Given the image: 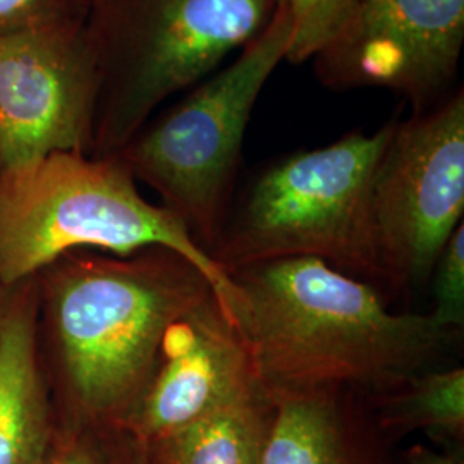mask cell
<instances>
[{
	"label": "cell",
	"instance_id": "cell-10",
	"mask_svg": "<svg viewBox=\"0 0 464 464\" xmlns=\"http://www.w3.org/2000/svg\"><path fill=\"white\" fill-rule=\"evenodd\" d=\"M258 382L241 332L217 298L207 299L169 325L149 387L121 430L149 444Z\"/></svg>",
	"mask_w": 464,
	"mask_h": 464
},
{
	"label": "cell",
	"instance_id": "cell-8",
	"mask_svg": "<svg viewBox=\"0 0 464 464\" xmlns=\"http://www.w3.org/2000/svg\"><path fill=\"white\" fill-rule=\"evenodd\" d=\"M97 53L84 16L0 36V170L93 151Z\"/></svg>",
	"mask_w": 464,
	"mask_h": 464
},
{
	"label": "cell",
	"instance_id": "cell-9",
	"mask_svg": "<svg viewBox=\"0 0 464 464\" xmlns=\"http://www.w3.org/2000/svg\"><path fill=\"white\" fill-rule=\"evenodd\" d=\"M463 44L464 0H358L315 72L332 90H392L423 112L440 103Z\"/></svg>",
	"mask_w": 464,
	"mask_h": 464
},
{
	"label": "cell",
	"instance_id": "cell-17",
	"mask_svg": "<svg viewBox=\"0 0 464 464\" xmlns=\"http://www.w3.org/2000/svg\"><path fill=\"white\" fill-rule=\"evenodd\" d=\"M88 0H0V36L84 16Z\"/></svg>",
	"mask_w": 464,
	"mask_h": 464
},
{
	"label": "cell",
	"instance_id": "cell-16",
	"mask_svg": "<svg viewBox=\"0 0 464 464\" xmlns=\"http://www.w3.org/2000/svg\"><path fill=\"white\" fill-rule=\"evenodd\" d=\"M435 308L430 315L449 331L464 322V224L452 232L431 272Z\"/></svg>",
	"mask_w": 464,
	"mask_h": 464
},
{
	"label": "cell",
	"instance_id": "cell-20",
	"mask_svg": "<svg viewBox=\"0 0 464 464\" xmlns=\"http://www.w3.org/2000/svg\"><path fill=\"white\" fill-rule=\"evenodd\" d=\"M404 459L406 464H463V459L458 458L456 454L439 452L423 444H416L408 449Z\"/></svg>",
	"mask_w": 464,
	"mask_h": 464
},
{
	"label": "cell",
	"instance_id": "cell-7",
	"mask_svg": "<svg viewBox=\"0 0 464 464\" xmlns=\"http://www.w3.org/2000/svg\"><path fill=\"white\" fill-rule=\"evenodd\" d=\"M372 207L387 287L425 284L463 222V90L396 122L373 178Z\"/></svg>",
	"mask_w": 464,
	"mask_h": 464
},
{
	"label": "cell",
	"instance_id": "cell-15",
	"mask_svg": "<svg viewBox=\"0 0 464 464\" xmlns=\"http://www.w3.org/2000/svg\"><path fill=\"white\" fill-rule=\"evenodd\" d=\"M277 4L285 9L293 26L285 61L301 64L343 32L358 0H277Z\"/></svg>",
	"mask_w": 464,
	"mask_h": 464
},
{
	"label": "cell",
	"instance_id": "cell-5",
	"mask_svg": "<svg viewBox=\"0 0 464 464\" xmlns=\"http://www.w3.org/2000/svg\"><path fill=\"white\" fill-rule=\"evenodd\" d=\"M277 0H88L97 53L95 157L116 155L169 97L264 34Z\"/></svg>",
	"mask_w": 464,
	"mask_h": 464
},
{
	"label": "cell",
	"instance_id": "cell-6",
	"mask_svg": "<svg viewBox=\"0 0 464 464\" xmlns=\"http://www.w3.org/2000/svg\"><path fill=\"white\" fill-rule=\"evenodd\" d=\"M293 26L277 4L264 34L231 66L147 122L117 151L131 176L153 188L208 255L229 214L253 107L285 59ZM212 256V255H210Z\"/></svg>",
	"mask_w": 464,
	"mask_h": 464
},
{
	"label": "cell",
	"instance_id": "cell-19",
	"mask_svg": "<svg viewBox=\"0 0 464 464\" xmlns=\"http://www.w3.org/2000/svg\"><path fill=\"white\" fill-rule=\"evenodd\" d=\"M100 435L111 464H151L147 444L134 439L128 431L111 430Z\"/></svg>",
	"mask_w": 464,
	"mask_h": 464
},
{
	"label": "cell",
	"instance_id": "cell-3",
	"mask_svg": "<svg viewBox=\"0 0 464 464\" xmlns=\"http://www.w3.org/2000/svg\"><path fill=\"white\" fill-rule=\"evenodd\" d=\"M167 248L205 276L236 325L237 287L166 207L143 198L111 157L55 151L0 170V285L23 284L76 249L121 256Z\"/></svg>",
	"mask_w": 464,
	"mask_h": 464
},
{
	"label": "cell",
	"instance_id": "cell-1",
	"mask_svg": "<svg viewBox=\"0 0 464 464\" xmlns=\"http://www.w3.org/2000/svg\"><path fill=\"white\" fill-rule=\"evenodd\" d=\"M236 327L268 391L351 389L365 396L427 372L454 332L427 314H394L377 287L318 258L231 272Z\"/></svg>",
	"mask_w": 464,
	"mask_h": 464
},
{
	"label": "cell",
	"instance_id": "cell-18",
	"mask_svg": "<svg viewBox=\"0 0 464 464\" xmlns=\"http://www.w3.org/2000/svg\"><path fill=\"white\" fill-rule=\"evenodd\" d=\"M44 464H111V459L100 433L57 423Z\"/></svg>",
	"mask_w": 464,
	"mask_h": 464
},
{
	"label": "cell",
	"instance_id": "cell-12",
	"mask_svg": "<svg viewBox=\"0 0 464 464\" xmlns=\"http://www.w3.org/2000/svg\"><path fill=\"white\" fill-rule=\"evenodd\" d=\"M57 418L42 379L28 293L0 303V464H44Z\"/></svg>",
	"mask_w": 464,
	"mask_h": 464
},
{
	"label": "cell",
	"instance_id": "cell-2",
	"mask_svg": "<svg viewBox=\"0 0 464 464\" xmlns=\"http://www.w3.org/2000/svg\"><path fill=\"white\" fill-rule=\"evenodd\" d=\"M49 268L66 398L57 423L121 430L149 387L169 325L216 295L197 266L167 248L133 258L71 253Z\"/></svg>",
	"mask_w": 464,
	"mask_h": 464
},
{
	"label": "cell",
	"instance_id": "cell-11",
	"mask_svg": "<svg viewBox=\"0 0 464 464\" xmlns=\"http://www.w3.org/2000/svg\"><path fill=\"white\" fill-rule=\"evenodd\" d=\"M264 464H396L365 394L351 389L270 391Z\"/></svg>",
	"mask_w": 464,
	"mask_h": 464
},
{
	"label": "cell",
	"instance_id": "cell-13",
	"mask_svg": "<svg viewBox=\"0 0 464 464\" xmlns=\"http://www.w3.org/2000/svg\"><path fill=\"white\" fill-rule=\"evenodd\" d=\"M274 398L262 382L147 444L151 464H264Z\"/></svg>",
	"mask_w": 464,
	"mask_h": 464
},
{
	"label": "cell",
	"instance_id": "cell-4",
	"mask_svg": "<svg viewBox=\"0 0 464 464\" xmlns=\"http://www.w3.org/2000/svg\"><path fill=\"white\" fill-rule=\"evenodd\" d=\"M394 126L351 131L264 167L231 205L212 258L231 276L243 266L308 256L387 285L372 189Z\"/></svg>",
	"mask_w": 464,
	"mask_h": 464
},
{
	"label": "cell",
	"instance_id": "cell-14",
	"mask_svg": "<svg viewBox=\"0 0 464 464\" xmlns=\"http://www.w3.org/2000/svg\"><path fill=\"white\" fill-rule=\"evenodd\" d=\"M373 420L392 442L415 431L435 440L463 442L464 370H427L366 396Z\"/></svg>",
	"mask_w": 464,
	"mask_h": 464
}]
</instances>
